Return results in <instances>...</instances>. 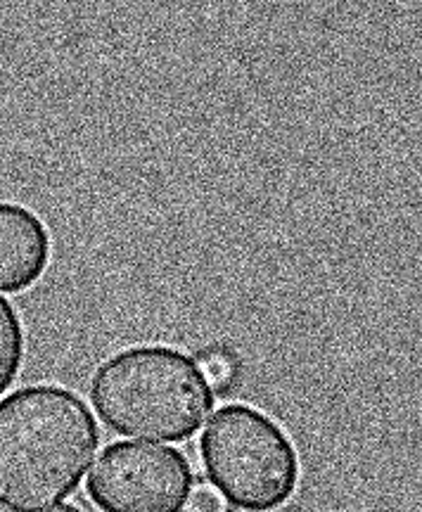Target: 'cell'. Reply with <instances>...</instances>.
<instances>
[{"label":"cell","instance_id":"cell-1","mask_svg":"<svg viewBox=\"0 0 422 512\" xmlns=\"http://www.w3.org/2000/svg\"><path fill=\"white\" fill-rule=\"evenodd\" d=\"M100 444L81 396L55 384L0 401V508L38 512L72 496Z\"/></svg>","mask_w":422,"mask_h":512},{"label":"cell","instance_id":"cell-2","mask_svg":"<svg viewBox=\"0 0 422 512\" xmlns=\"http://www.w3.org/2000/svg\"><path fill=\"white\" fill-rule=\"evenodd\" d=\"M95 413L121 437L185 441L214 408L200 361L171 347H131L107 358L91 384Z\"/></svg>","mask_w":422,"mask_h":512},{"label":"cell","instance_id":"cell-3","mask_svg":"<svg viewBox=\"0 0 422 512\" xmlns=\"http://www.w3.org/2000/svg\"><path fill=\"white\" fill-rule=\"evenodd\" d=\"M200 456L211 489L242 512H276L299 489L297 448L276 420L254 406L230 403L211 415Z\"/></svg>","mask_w":422,"mask_h":512},{"label":"cell","instance_id":"cell-4","mask_svg":"<svg viewBox=\"0 0 422 512\" xmlns=\"http://www.w3.org/2000/svg\"><path fill=\"white\" fill-rule=\"evenodd\" d=\"M195 484L178 448L117 441L95 460L86 494L100 512H183Z\"/></svg>","mask_w":422,"mask_h":512},{"label":"cell","instance_id":"cell-5","mask_svg":"<svg viewBox=\"0 0 422 512\" xmlns=\"http://www.w3.org/2000/svg\"><path fill=\"white\" fill-rule=\"evenodd\" d=\"M50 264V235L29 207L0 202V292H24Z\"/></svg>","mask_w":422,"mask_h":512},{"label":"cell","instance_id":"cell-6","mask_svg":"<svg viewBox=\"0 0 422 512\" xmlns=\"http://www.w3.org/2000/svg\"><path fill=\"white\" fill-rule=\"evenodd\" d=\"M24 358V330L15 306L0 294V394L17 380Z\"/></svg>","mask_w":422,"mask_h":512},{"label":"cell","instance_id":"cell-7","mask_svg":"<svg viewBox=\"0 0 422 512\" xmlns=\"http://www.w3.org/2000/svg\"><path fill=\"white\" fill-rule=\"evenodd\" d=\"M200 368L211 389H223L233 382L235 377V363L226 351H209L200 361Z\"/></svg>","mask_w":422,"mask_h":512},{"label":"cell","instance_id":"cell-8","mask_svg":"<svg viewBox=\"0 0 422 512\" xmlns=\"http://www.w3.org/2000/svg\"><path fill=\"white\" fill-rule=\"evenodd\" d=\"M188 512H226V501L207 484H195L188 498Z\"/></svg>","mask_w":422,"mask_h":512},{"label":"cell","instance_id":"cell-9","mask_svg":"<svg viewBox=\"0 0 422 512\" xmlns=\"http://www.w3.org/2000/svg\"><path fill=\"white\" fill-rule=\"evenodd\" d=\"M38 512H83V510L76 508V505L65 503V505H55V508H48V510H38Z\"/></svg>","mask_w":422,"mask_h":512}]
</instances>
